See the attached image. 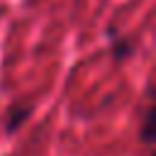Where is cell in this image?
<instances>
[{
    "mask_svg": "<svg viewBox=\"0 0 156 156\" xmlns=\"http://www.w3.org/2000/svg\"><path fill=\"white\" fill-rule=\"evenodd\" d=\"M112 56L117 61H124L127 56H132V41L127 39H115L112 41Z\"/></svg>",
    "mask_w": 156,
    "mask_h": 156,
    "instance_id": "obj_2",
    "label": "cell"
},
{
    "mask_svg": "<svg viewBox=\"0 0 156 156\" xmlns=\"http://www.w3.org/2000/svg\"><path fill=\"white\" fill-rule=\"evenodd\" d=\"M29 115H32V107H29V105H12L10 112H7V124H5V129H7V132H17V129L27 122Z\"/></svg>",
    "mask_w": 156,
    "mask_h": 156,
    "instance_id": "obj_1",
    "label": "cell"
},
{
    "mask_svg": "<svg viewBox=\"0 0 156 156\" xmlns=\"http://www.w3.org/2000/svg\"><path fill=\"white\" fill-rule=\"evenodd\" d=\"M154 122H156L154 110H149V112H146V119H144V129H141V139H144L146 144L154 141Z\"/></svg>",
    "mask_w": 156,
    "mask_h": 156,
    "instance_id": "obj_3",
    "label": "cell"
}]
</instances>
